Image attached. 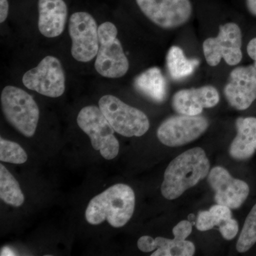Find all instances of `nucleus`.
Returning a JSON list of instances; mask_svg holds the SVG:
<instances>
[{
  "label": "nucleus",
  "instance_id": "1",
  "mask_svg": "<svg viewBox=\"0 0 256 256\" xmlns=\"http://www.w3.org/2000/svg\"><path fill=\"white\" fill-rule=\"evenodd\" d=\"M210 170V161L202 148L188 150L174 158L165 170L162 194L166 200H176L206 178Z\"/></svg>",
  "mask_w": 256,
  "mask_h": 256
},
{
  "label": "nucleus",
  "instance_id": "2",
  "mask_svg": "<svg viewBox=\"0 0 256 256\" xmlns=\"http://www.w3.org/2000/svg\"><path fill=\"white\" fill-rule=\"evenodd\" d=\"M134 206L136 196L132 188L124 184H117L90 200L86 218L92 225L107 220L111 226L120 228L132 218Z\"/></svg>",
  "mask_w": 256,
  "mask_h": 256
},
{
  "label": "nucleus",
  "instance_id": "3",
  "mask_svg": "<svg viewBox=\"0 0 256 256\" xmlns=\"http://www.w3.org/2000/svg\"><path fill=\"white\" fill-rule=\"evenodd\" d=\"M1 105L9 124L28 138L34 136L40 119V109L28 92L18 87L6 86L1 94Z\"/></svg>",
  "mask_w": 256,
  "mask_h": 256
},
{
  "label": "nucleus",
  "instance_id": "4",
  "mask_svg": "<svg viewBox=\"0 0 256 256\" xmlns=\"http://www.w3.org/2000/svg\"><path fill=\"white\" fill-rule=\"evenodd\" d=\"M117 36V28L112 23L107 22L98 28L99 48L95 68L106 78H120L129 69V62Z\"/></svg>",
  "mask_w": 256,
  "mask_h": 256
},
{
  "label": "nucleus",
  "instance_id": "5",
  "mask_svg": "<svg viewBox=\"0 0 256 256\" xmlns=\"http://www.w3.org/2000/svg\"><path fill=\"white\" fill-rule=\"evenodd\" d=\"M99 108L114 131L124 137H140L148 132L150 121L146 114L136 108L124 104L116 96H102Z\"/></svg>",
  "mask_w": 256,
  "mask_h": 256
},
{
  "label": "nucleus",
  "instance_id": "6",
  "mask_svg": "<svg viewBox=\"0 0 256 256\" xmlns=\"http://www.w3.org/2000/svg\"><path fill=\"white\" fill-rule=\"evenodd\" d=\"M77 124L90 138L94 149L100 151L104 159L111 160L118 156L120 144L114 134L116 131L99 108L84 107L79 112Z\"/></svg>",
  "mask_w": 256,
  "mask_h": 256
},
{
  "label": "nucleus",
  "instance_id": "7",
  "mask_svg": "<svg viewBox=\"0 0 256 256\" xmlns=\"http://www.w3.org/2000/svg\"><path fill=\"white\" fill-rule=\"evenodd\" d=\"M242 30L237 24L220 25L216 37L206 38L203 43L204 54L206 63L216 66L222 60L229 66H236L242 58Z\"/></svg>",
  "mask_w": 256,
  "mask_h": 256
},
{
  "label": "nucleus",
  "instance_id": "8",
  "mask_svg": "<svg viewBox=\"0 0 256 256\" xmlns=\"http://www.w3.org/2000/svg\"><path fill=\"white\" fill-rule=\"evenodd\" d=\"M68 30L74 58L80 62L94 60L99 48L98 28L95 18L84 12L74 13L69 20Z\"/></svg>",
  "mask_w": 256,
  "mask_h": 256
},
{
  "label": "nucleus",
  "instance_id": "9",
  "mask_svg": "<svg viewBox=\"0 0 256 256\" xmlns=\"http://www.w3.org/2000/svg\"><path fill=\"white\" fill-rule=\"evenodd\" d=\"M24 85L30 90L50 98H58L65 92V74L58 58L48 56L36 68L24 75Z\"/></svg>",
  "mask_w": 256,
  "mask_h": 256
},
{
  "label": "nucleus",
  "instance_id": "10",
  "mask_svg": "<svg viewBox=\"0 0 256 256\" xmlns=\"http://www.w3.org/2000/svg\"><path fill=\"white\" fill-rule=\"evenodd\" d=\"M208 126V120L200 114H180L163 121L158 128L156 136L164 146H182L200 138Z\"/></svg>",
  "mask_w": 256,
  "mask_h": 256
},
{
  "label": "nucleus",
  "instance_id": "11",
  "mask_svg": "<svg viewBox=\"0 0 256 256\" xmlns=\"http://www.w3.org/2000/svg\"><path fill=\"white\" fill-rule=\"evenodd\" d=\"M136 2L151 22L166 30L188 22L193 10L190 0H136Z\"/></svg>",
  "mask_w": 256,
  "mask_h": 256
},
{
  "label": "nucleus",
  "instance_id": "12",
  "mask_svg": "<svg viewBox=\"0 0 256 256\" xmlns=\"http://www.w3.org/2000/svg\"><path fill=\"white\" fill-rule=\"evenodd\" d=\"M174 238L168 239L158 236L152 238L143 236L138 242V247L141 252H149L158 249L152 256H192L195 252L193 242L186 240L192 232V224L184 220L176 224L173 228Z\"/></svg>",
  "mask_w": 256,
  "mask_h": 256
},
{
  "label": "nucleus",
  "instance_id": "13",
  "mask_svg": "<svg viewBox=\"0 0 256 256\" xmlns=\"http://www.w3.org/2000/svg\"><path fill=\"white\" fill-rule=\"evenodd\" d=\"M208 182L215 192L216 204L236 210L248 196L250 188L245 182L234 178L226 170L216 166L208 173Z\"/></svg>",
  "mask_w": 256,
  "mask_h": 256
},
{
  "label": "nucleus",
  "instance_id": "14",
  "mask_svg": "<svg viewBox=\"0 0 256 256\" xmlns=\"http://www.w3.org/2000/svg\"><path fill=\"white\" fill-rule=\"evenodd\" d=\"M229 105L238 110H246L256 99V68L254 65L234 68L224 89Z\"/></svg>",
  "mask_w": 256,
  "mask_h": 256
},
{
  "label": "nucleus",
  "instance_id": "15",
  "mask_svg": "<svg viewBox=\"0 0 256 256\" xmlns=\"http://www.w3.org/2000/svg\"><path fill=\"white\" fill-rule=\"evenodd\" d=\"M218 90L212 86L182 89L173 96V109L180 114L198 116L204 108L214 107L220 102Z\"/></svg>",
  "mask_w": 256,
  "mask_h": 256
},
{
  "label": "nucleus",
  "instance_id": "16",
  "mask_svg": "<svg viewBox=\"0 0 256 256\" xmlns=\"http://www.w3.org/2000/svg\"><path fill=\"white\" fill-rule=\"evenodd\" d=\"M38 30L43 36L54 38L62 34L68 9L64 0H38Z\"/></svg>",
  "mask_w": 256,
  "mask_h": 256
},
{
  "label": "nucleus",
  "instance_id": "17",
  "mask_svg": "<svg viewBox=\"0 0 256 256\" xmlns=\"http://www.w3.org/2000/svg\"><path fill=\"white\" fill-rule=\"evenodd\" d=\"M236 124L237 134L230 144L229 154L236 160L248 159L256 150V118H239Z\"/></svg>",
  "mask_w": 256,
  "mask_h": 256
},
{
  "label": "nucleus",
  "instance_id": "18",
  "mask_svg": "<svg viewBox=\"0 0 256 256\" xmlns=\"http://www.w3.org/2000/svg\"><path fill=\"white\" fill-rule=\"evenodd\" d=\"M134 88L140 94L156 102H162L166 96V82L161 70L152 67L138 75L134 80Z\"/></svg>",
  "mask_w": 256,
  "mask_h": 256
},
{
  "label": "nucleus",
  "instance_id": "19",
  "mask_svg": "<svg viewBox=\"0 0 256 256\" xmlns=\"http://www.w3.org/2000/svg\"><path fill=\"white\" fill-rule=\"evenodd\" d=\"M166 62L168 73L175 80L188 78L200 65V60L186 58L182 50L176 46H172L168 50Z\"/></svg>",
  "mask_w": 256,
  "mask_h": 256
},
{
  "label": "nucleus",
  "instance_id": "20",
  "mask_svg": "<svg viewBox=\"0 0 256 256\" xmlns=\"http://www.w3.org/2000/svg\"><path fill=\"white\" fill-rule=\"evenodd\" d=\"M0 198L14 207L21 206L24 202L20 184L2 164H0Z\"/></svg>",
  "mask_w": 256,
  "mask_h": 256
},
{
  "label": "nucleus",
  "instance_id": "21",
  "mask_svg": "<svg viewBox=\"0 0 256 256\" xmlns=\"http://www.w3.org/2000/svg\"><path fill=\"white\" fill-rule=\"evenodd\" d=\"M232 218L229 207L218 204L212 206L208 210H203L197 216L196 227L200 232L210 230L214 226L220 227L224 222Z\"/></svg>",
  "mask_w": 256,
  "mask_h": 256
},
{
  "label": "nucleus",
  "instance_id": "22",
  "mask_svg": "<svg viewBox=\"0 0 256 256\" xmlns=\"http://www.w3.org/2000/svg\"><path fill=\"white\" fill-rule=\"evenodd\" d=\"M256 242V204L246 218L236 249L239 252H248Z\"/></svg>",
  "mask_w": 256,
  "mask_h": 256
},
{
  "label": "nucleus",
  "instance_id": "23",
  "mask_svg": "<svg viewBox=\"0 0 256 256\" xmlns=\"http://www.w3.org/2000/svg\"><path fill=\"white\" fill-rule=\"evenodd\" d=\"M28 154L18 143L0 139V160L4 162L20 164L26 162Z\"/></svg>",
  "mask_w": 256,
  "mask_h": 256
},
{
  "label": "nucleus",
  "instance_id": "24",
  "mask_svg": "<svg viewBox=\"0 0 256 256\" xmlns=\"http://www.w3.org/2000/svg\"><path fill=\"white\" fill-rule=\"evenodd\" d=\"M218 228L224 238L227 240H230L235 238L238 234V224L237 220L230 218L222 224Z\"/></svg>",
  "mask_w": 256,
  "mask_h": 256
},
{
  "label": "nucleus",
  "instance_id": "25",
  "mask_svg": "<svg viewBox=\"0 0 256 256\" xmlns=\"http://www.w3.org/2000/svg\"><path fill=\"white\" fill-rule=\"evenodd\" d=\"M9 3L8 0H0V22L3 23L8 18Z\"/></svg>",
  "mask_w": 256,
  "mask_h": 256
},
{
  "label": "nucleus",
  "instance_id": "26",
  "mask_svg": "<svg viewBox=\"0 0 256 256\" xmlns=\"http://www.w3.org/2000/svg\"><path fill=\"white\" fill-rule=\"evenodd\" d=\"M247 52L249 56L254 60V66L256 68V37L249 42L247 46Z\"/></svg>",
  "mask_w": 256,
  "mask_h": 256
},
{
  "label": "nucleus",
  "instance_id": "27",
  "mask_svg": "<svg viewBox=\"0 0 256 256\" xmlns=\"http://www.w3.org/2000/svg\"><path fill=\"white\" fill-rule=\"evenodd\" d=\"M246 6L249 12L256 16V0H246Z\"/></svg>",
  "mask_w": 256,
  "mask_h": 256
}]
</instances>
